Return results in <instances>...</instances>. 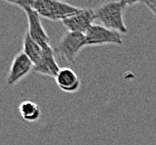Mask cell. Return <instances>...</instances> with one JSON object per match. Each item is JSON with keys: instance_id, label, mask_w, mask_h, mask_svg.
Instances as JSON below:
<instances>
[{"instance_id": "obj_1", "label": "cell", "mask_w": 156, "mask_h": 145, "mask_svg": "<svg viewBox=\"0 0 156 145\" xmlns=\"http://www.w3.org/2000/svg\"><path fill=\"white\" fill-rule=\"evenodd\" d=\"M135 1H107L101 3L95 10V18L101 23V26L108 29L118 31L119 34H126L127 28L124 23V13L128 6L135 5Z\"/></svg>"}, {"instance_id": "obj_2", "label": "cell", "mask_w": 156, "mask_h": 145, "mask_svg": "<svg viewBox=\"0 0 156 145\" xmlns=\"http://www.w3.org/2000/svg\"><path fill=\"white\" fill-rule=\"evenodd\" d=\"M20 3L33 8L40 17L48 20H64L80 9L68 2L58 0H19Z\"/></svg>"}, {"instance_id": "obj_3", "label": "cell", "mask_w": 156, "mask_h": 145, "mask_svg": "<svg viewBox=\"0 0 156 145\" xmlns=\"http://www.w3.org/2000/svg\"><path fill=\"white\" fill-rule=\"evenodd\" d=\"M86 39L84 34L74 31H67L62 35L54 50L55 54L60 55L67 63H75L80 50L86 47Z\"/></svg>"}, {"instance_id": "obj_4", "label": "cell", "mask_w": 156, "mask_h": 145, "mask_svg": "<svg viewBox=\"0 0 156 145\" xmlns=\"http://www.w3.org/2000/svg\"><path fill=\"white\" fill-rule=\"evenodd\" d=\"M87 46H101V45H123L122 34L118 31L108 29L106 27L94 24L84 34Z\"/></svg>"}, {"instance_id": "obj_5", "label": "cell", "mask_w": 156, "mask_h": 145, "mask_svg": "<svg viewBox=\"0 0 156 145\" xmlns=\"http://www.w3.org/2000/svg\"><path fill=\"white\" fill-rule=\"evenodd\" d=\"M7 2L10 3V5H13V6L20 7L25 11L27 16V20H28V30H27V32L30 35V37L34 40H36L41 47L49 45V37L47 35V32L45 31V29H44L41 20H40V16L38 13L33 8L20 3L19 0H17V1L16 0H10Z\"/></svg>"}, {"instance_id": "obj_6", "label": "cell", "mask_w": 156, "mask_h": 145, "mask_svg": "<svg viewBox=\"0 0 156 145\" xmlns=\"http://www.w3.org/2000/svg\"><path fill=\"white\" fill-rule=\"evenodd\" d=\"M95 20H96V18H95L94 9L80 8L77 13L65 18L62 23L64 24V26L67 28L68 31L85 34L91 25H94Z\"/></svg>"}, {"instance_id": "obj_7", "label": "cell", "mask_w": 156, "mask_h": 145, "mask_svg": "<svg viewBox=\"0 0 156 145\" xmlns=\"http://www.w3.org/2000/svg\"><path fill=\"white\" fill-rule=\"evenodd\" d=\"M34 68H35L34 63L23 52L17 54L10 65L8 76H7V85L15 86L23 78L28 76L34 71Z\"/></svg>"}, {"instance_id": "obj_8", "label": "cell", "mask_w": 156, "mask_h": 145, "mask_svg": "<svg viewBox=\"0 0 156 145\" xmlns=\"http://www.w3.org/2000/svg\"><path fill=\"white\" fill-rule=\"evenodd\" d=\"M34 71L38 74L49 76V77L55 78L57 76L60 68H59L58 64L56 63L55 50L50 45L42 47V56L40 60L35 65Z\"/></svg>"}, {"instance_id": "obj_9", "label": "cell", "mask_w": 156, "mask_h": 145, "mask_svg": "<svg viewBox=\"0 0 156 145\" xmlns=\"http://www.w3.org/2000/svg\"><path fill=\"white\" fill-rule=\"evenodd\" d=\"M55 81L59 89L69 94L78 92L81 85L78 75L69 67L60 68L59 73L55 77Z\"/></svg>"}, {"instance_id": "obj_10", "label": "cell", "mask_w": 156, "mask_h": 145, "mask_svg": "<svg viewBox=\"0 0 156 145\" xmlns=\"http://www.w3.org/2000/svg\"><path fill=\"white\" fill-rule=\"evenodd\" d=\"M23 53L30 60L33 61L34 65H36L42 56V47L39 45L36 40H34L28 32L25 34L23 40Z\"/></svg>"}, {"instance_id": "obj_11", "label": "cell", "mask_w": 156, "mask_h": 145, "mask_svg": "<svg viewBox=\"0 0 156 145\" xmlns=\"http://www.w3.org/2000/svg\"><path fill=\"white\" fill-rule=\"evenodd\" d=\"M18 110H19V114L23 117V119L29 123L37 122L41 115V111H40L39 105L35 102H31V100L21 102Z\"/></svg>"}, {"instance_id": "obj_12", "label": "cell", "mask_w": 156, "mask_h": 145, "mask_svg": "<svg viewBox=\"0 0 156 145\" xmlns=\"http://www.w3.org/2000/svg\"><path fill=\"white\" fill-rule=\"evenodd\" d=\"M140 3L145 5V6L156 16V0H146V1H142Z\"/></svg>"}]
</instances>
